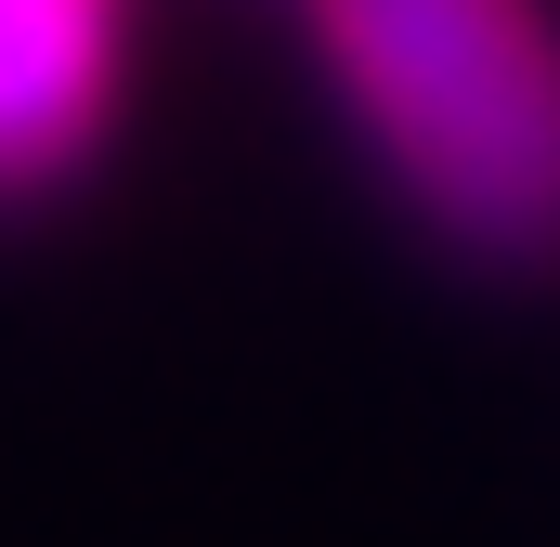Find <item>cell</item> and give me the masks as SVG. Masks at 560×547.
I'll return each mask as SVG.
<instances>
[{"label":"cell","mask_w":560,"mask_h":547,"mask_svg":"<svg viewBox=\"0 0 560 547\" xmlns=\"http://www.w3.org/2000/svg\"><path fill=\"white\" fill-rule=\"evenodd\" d=\"M326 53L469 261H560V39L535 0H326Z\"/></svg>","instance_id":"obj_1"},{"label":"cell","mask_w":560,"mask_h":547,"mask_svg":"<svg viewBox=\"0 0 560 547\" xmlns=\"http://www.w3.org/2000/svg\"><path fill=\"white\" fill-rule=\"evenodd\" d=\"M105 118V0H0V196H39Z\"/></svg>","instance_id":"obj_2"}]
</instances>
